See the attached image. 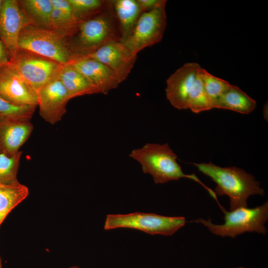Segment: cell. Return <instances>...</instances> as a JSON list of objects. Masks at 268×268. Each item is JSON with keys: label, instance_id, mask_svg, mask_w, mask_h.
I'll list each match as a JSON object with an SVG mask.
<instances>
[{"label": "cell", "instance_id": "cell-1", "mask_svg": "<svg viewBox=\"0 0 268 268\" xmlns=\"http://www.w3.org/2000/svg\"><path fill=\"white\" fill-rule=\"evenodd\" d=\"M193 164L216 184V195H226L229 198L230 211L247 207L248 199L252 195L265 194L259 182L243 169L236 167H221L211 162Z\"/></svg>", "mask_w": 268, "mask_h": 268}, {"label": "cell", "instance_id": "cell-2", "mask_svg": "<svg viewBox=\"0 0 268 268\" xmlns=\"http://www.w3.org/2000/svg\"><path fill=\"white\" fill-rule=\"evenodd\" d=\"M129 156L140 164L144 173L151 175L155 184L188 178L200 184L218 201L215 192L206 186L195 174L188 175L183 172L177 162V156L167 143H147L140 148L132 150Z\"/></svg>", "mask_w": 268, "mask_h": 268}, {"label": "cell", "instance_id": "cell-3", "mask_svg": "<svg viewBox=\"0 0 268 268\" xmlns=\"http://www.w3.org/2000/svg\"><path fill=\"white\" fill-rule=\"evenodd\" d=\"M120 40L118 23L111 0L108 7L97 16L81 22L67 41L75 57L91 54L106 43Z\"/></svg>", "mask_w": 268, "mask_h": 268}, {"label": "cell", "instance_id": "cell-4", "mask_svg": "<svg viewBox=\"0 0 268 268\" xmlns=\"http://www.w3.org/2000/svg\"><path fill=\"white\" fill-rule=\"evenodd\" d=\"M224 223L215 224L208 218H199L194 221L206 227L212 233L222 237L235 238L245 232H256L266 235L267 229L265 224L268 219V202L254 208L241 207L228 211L224 208Z\"/></svg>", "mask_w": 268, "mask_h": 268}, {"label": "cell", "instance_id": "cell-5", "mask_svg": "<svg viewBox=\"0 0 268 268\" xmlns=\"http://www.w3.org/2000/svg\"><path fill=\"white\" fill-rule=\"evenodd\" d=\"M18 48L64 65L70 63L74 56L67 39L52 29L25 26L18 38Z\"/></svg>", "mask_w": 268, "mask_h": 268}, {"label": "cell", "instance_id": "cell-6", "mask_svg": "<svg viewBox=\"0 0 268 268\" xmlns=\"http://www.w3.org/2000/svg\"><path fill=\"white\" fill-rule=\"evenodd\" d=\"M186 223L182 216H166L155 213L135 212L127 214H108L106 230L119 228H132L151 235L170 236Z\"/></svg>", "mask_w": 268, "mask_h": 268}, {"label": "cell", "instance_id": "cell-7", "mask_svg": "<svg viewBox=\"0 0 268 268\" xmlns=\"http://www.w3.org/2000/svg\"><path fill=\"white\" fill-rule=\"evenodd\" d=\"M166 2L162 0L153 9L141 13L131 35L124 43L132 53L137 55L145 48L161 40L167 23Z\"/></svg>", "mask_w": 268, "mask_h": 268}, {"label": "cell", "instance_id": "cell-8", "mask_svg": "<svg viewBox=\"0 0 268 268\" xmlns=\"http://www.w3.org/2000/svg\"><path fill=\"white\" fill-rule=\"evenodd\" d=\"M9 63L36 91L58 74L63 65L20 49Z\"/></svg>", "mask_w": 268, "mask_h": 268}, {"label": "cell", "instance_id": "cell-9", "mask_svg": "<svg viewBox=\"0 0 268 268\" xmlns=\"http://www.w3.org/2000/svg\"><path fill=\"white\" fill-rule=\"evenodd\" d=\"M28 24L30 22L18 0H3L0 11V40L7 50L9 61L19 49L21 30Z\"/></svg>", "mask_w": 268, "mask_h": 268}, {"label": "cell", "instance_id": "cell-10", "mask_svg": "<svg viewBox=\"0 0 268 268\" xmlns=\"http://www.w3.org/2000/svg\"><path fill=\"white\" fill-rule=\"evenodd\" d=\"M37 92L41 117L52 125L60 121L66 113L67 104L70 98L58 74Z\"/></svg>", "mask_w": 268, "mask_h": 268}, {"label": "cell", "instance_id": "cell-11", "mask_svg": "<svg viewBox=\"0 0 268 268\" xmlns=\"http://www.w3.org/2000/svg\"><path fill=\"white\" fill-rule=\"evenodd\" d=\"M0 96L18 106H38L37 91L9 63L0 68Z\"/></svg>", "mask_w": 268, "mask_h": 268}, {"label": "cell", "instance_id": "cell-12", "mask_svg": "<svg viewBox=\"0 0 268 268\" xmlns=\"http://www.w3.org/2000/svg\"><path fill=\"white\" fill-rule=\"evenodd\" d=\"M105 65L124 81L134 66L137 55L132 53L120 40H113L86 56Z\"/></svg>", "mask_w": 268, "mask_h": 268}, {"label": "cell", "instance_id": "cell-13", "mask_svg": "<svg viewBox=\"0 0 268 268\" xmlns=\"http://www.w3.org/2000/svg\"><path fill=\"white\" fill-rule=\"evenodd\" d=\"M201 68L197 63H187L167 79L166 98L174 108L179 110L188 109L189 95Z\"/></svg>", "mask_w": 268, "mask_h": 268}, {"label": "cell", "instance_id": "cell-14", "mask_svg": "<svg viewBox=\"0 0 268 268\" xmlns=\"http://www.w3.org/2000/svg\"><path fill=\"white\" fill-rule=\"evenodd\" d=\"M69 63L98 89L99 93L107 94L121 83L114 72L94 59L87 57H75Z\"/></svg>", "mask_w": 268, "mask_h": 268}, {"label": "cell", "instance_id": "cell-15", "mask_svg": "<svg viewBox=\"0 0 268 268\" xmlns=\"http://www.w3.org/2000/svg\"><path fill=\"white\" fill-rule=\"evenodd\" d=\"M33 130L30 121L0 116V153L11 156L19 151Z\"/></svg>", "mask_w": 268, "mask_h": 268}, {"label": "cell", "instance_id": "cell-16", "mask_svg": "<svg viewBox=\"0 0 268 268\" xmlns=\"http://www.w3.org/2000/svg\"><path fill=\"white\" fill-rule=\"evenodd\" d=\"M112 6L118 23L120 41L125 43L142 13L137 0H113Z\"/></svg>", "mask_w": 268, "mask_h": 268}, {"label": "cell", "instance_id": "cell-17", "mask_svg": "<svg viewBox=\"0 0 268 268\" xmlns=\"http://www.w3.org/2000/svg\"><path fill=\"white\" fill-rule=\"evenodd\" d=\"M58 75L71 99L99 93L98 89L71 64L62 65Z\"/></svg>", "mask_w": 268, "mask_h": 268}, {"label": "cell", "instance_id": "cell-18", "mask_svg": "<svg viewBox=\"0 0 268 268\" xmlns=\"http://www.w3.org/2000/svg\"><path fill=\"white\" fill-rule=\"evenodd\" d=\"M53 9L51 14L52 29L65 38L70 37L78 26L67 0H51Z\"/></svg>", "mask_w": 268, "mask_h": 268}, {"label": "cell", "instance_id": "cell-19", "mask_svg": "<svg viewBox=\"0 0 268 268\" xmlns=\"http://www.w3.org/2000/svg\"><path fill=\"white\" fill-rule=\"evenodd\" d=\"M18 1L30 24L40 28L52 29L51 14L53 6L51 0Z\"/></svg>", "mask_w": 268, "mask_h": 268}, {"label": "cell", "instance_id": "cell-20", "mask_svg": "<svg viewBox=\"0 0 268 268\" xmlns=\"http://www.w3.org/2000/svg\"><path fill=\"white\" fill-rule=\"evenodd\" d=\"M256 106V102L238 87L230 85L223 94L216 108L228 109L241 114L252 112Z\"/></svg>", "mask_w": 268, "mask_h": 268}, {"label": "cell", "instance_id": "cell-21", "mask_svg": "<svg viewBox=\"0 0 268 268\" xmlns=\"http://www.w3.org/2000/svg\"><path fill=\"white\" fill-rule=\"evenodd\" d=\"M28 194V188L19 182L14 184L0 183V226L9 213Z\"/></svg>", "mask_w": 268, "mask_h": 268}, {"label": "cell", "instance_id": "cell-22", "mask_svg": "<svg viewBox=\"0 0 268 268\" xmlns=\"http://www.w3.org/2000/svg\"><path fill=\"white\" fill-rule=\"evenodd\" d=\"M74 19L77 23L92 18L108 7L110 0H67Z\"/></svg>", "mask_w": 268, "mask_h": 268}, {"label": "cell", "instance_id": "cell-23", "mask_svg": "<svg viewBox=\"0 0 268 268\" xmlns=\"http://www.w3.org/2000/svg\"><path fill=\"white\" fill-rule=\"evenodd\" d=\"M200 74L207 96L213 108H216L220 99L231 84L202 68H201Z\"/></svg>", "mask_w": 268, "mask_h": 268}, {"label": "cell", "instance_id": "cell-24", "mask_svg": "<svg viewBox=\"0 0 268 268\" xmlns=\"http://www.w3.org/2000/svg\"><path fill=\"white\" fill-rule=\"evenodd\" d=\"M200 71L191 89L188 99V109L195 113L213 109L204 89Z\"/></svg>", "mask_w": 268, "mask_h": 268}, {"label": "cell", "instance_id": "cell-25", "mask_svg": "<svg viewBox=\"0 0 268 268\" xmlns=\"http://www.w3.org/2000/svg\"><path fill=\"white\" fill-rule=\"evenodd\" d=\"M22 152L9 156L0 153V183L14 184L18 182L17 174Z\"/></svg>", "mask_w": 268, "mask_h": 268}, {"label": "cell", "instance_id": "cell-26", "mask_svg": "<svg viewBox=\"0 0 268 268\" xmlns=\"http://www.w3.org/2000/svg\"><path fill=\"white\" fill-rule=\"evenodd\" d=\"M36 108V106L16 105L0 96V116L22 121H30Z\"/></svg>", "mask_w": 268, "mask_h": 268}, {"label": "cell", "instance_id": "cell-27", "mask_svg": "<svg viewBox=\"0 0 268 268\" xmlns=\"http://www.w3.org/2000/svg\"><path fill=\"white\" fill-rule=\"evenodd\" d=\"M162 0H137L142 13L153 9L159 4Z\"/></svg>", "mask_w": 268, "mask_h": 268}, {"label": "cell", "instance_id": "cell-28", "mask_svg": "<svg viewBox=\"0 0 268 268\" xmlns=\"http://www.w3.org/2000/svg\"><path fill=\"white\" fill-rule=\"evenodd\" d=\"M9 63V57L7 50L0 40V68Z\"/></svg>", "mask_w": 268, "mask_h": 268}, {"label": "cell", "instance_id": "cell-29", "mask_svg": "<svg viewBox=\"0 0 268 268\" xmlns=\"http://www.w3.org/2000/svg\"><path fill=\"white\" fill-rule=\"evenodd\" d=\"M3 0H0V11L2 4Z\"/></svg>", "mask_w": 268, "mask_h": 268}, {"label": "cell", "instance_id": "cell-30", "mask_svg": "<svg viewBox=\"0 0 268 268\" xmlns=\"http://www.w3.org/2000/svg\"><path fill=\"white\" fill-rule=\"evenodd\" d=\"M0 268H1V265L0 259Z\"/></svg>", "mask_w": 268, "mask_h": 268}, {"label": "cell", "instance_id": "cell-31", "mask_svg": "<svg viewBox=\"0 0 268 268\" xmlns=\"http://www.w3.org/2000/svg\"><path fill=\"white\" fill-rule=\"evenodd\" d=\"M244 268V267H239V268Z\"/></svg>", "mask_w": 268, "mask_h": 268}, {"label": "cell", "instance_id": "cell-32", "mask_svg": "<svg viewBox=\"0 0 268 268\" xmlns=\"http://www.w3.org/2000/svg\"><path fill=\"white\" fill-rule=\"evenodd\" d=\"M71 268H77V267H72Z\"/></svg>", "mask_w": 268, "mask_h": 268}]
</instances>
